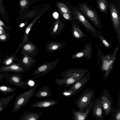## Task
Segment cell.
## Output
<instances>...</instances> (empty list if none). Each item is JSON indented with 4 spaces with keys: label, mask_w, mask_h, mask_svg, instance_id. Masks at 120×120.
<instances>
[{
    "label": "cell",
    "mask_w": 120,
    "mask_h": 120,
    "mask_svg": "<svg viewBox=\"0 0 120 120\" xmlns=\"http://www.w3.org/2000/svg\"><path fill=\"white\" fill-rule=\"evenodd\" d=\"M64 26L59 19L57 20L50 29L49 34L51 36L54 37L61 33L64 30Z\"/></svg>",
    "instance_id": "obj_21"
},
{
    "label": "cell",
    "mask_w": 120,
    "mask_h": 120,
    "mask_svg": "<svg viewBox=\"0 0 120 120\" xmlns=\"http://www.w3.org/2000/svg\"><path fill=\"white\" fill-rule=\"evenodd\" d=\"M92 44L90 42H88L84 46L83 49L81 51L76 52L72 55V61L76 59L85 58L88 60L92 58Z\"/></svg>",
    "instance_id": "obj_11"
},
{
    "label": "cell",
    "mask_w": 120,
    "mask_h": 120,
    "mask_svg": "<svg viewBox=\"0 0 120 120\" xmlns=\"http://www.w3.org/2000/svg\"><path fill=\"white\" fill-rule=\"evenodd\" d=\"M95 97L94 90L91 88H88L81 93L74 103L77 105L79 110L83 112L84 109L87 108Z\"/></svg>",
    "instance_id": "obj_2"
},
{
    "label": "cell",
    "mask_w": 120,
    "mask_h": 120,
    "mask_svg": "<svg viewBox=\"0 0 120 120\" xmlns=\"http://www.w3.org/2000/svg\"><path fill=\"white\" fill-rule=\"evenodd\" d=\"M114 119L115 120H120V107H117V109L114 112Z\"/></svg>",
    "instance_id": "obj_34"
},
{
    "label": "cell",
    "mask_w": 120,
    "mask_h": 120,
    "mask_svg": "<svg viewBox=\"0 0 120 120\" xmlns=\"http://www.w3.org/2000/svg\"><path fill=\"white\" fill-rule=\"evenodd\" d=\"M90 75L88 72L81 78L75 82L71 88L68 90H74L76 94L79 92L82 87L89 81Z\"/></svg>",
    "instance_id": "obj_14"
},
{
    "label": "cell",
    "mask_w": 120,
    "mask_h": 120,
    "mask_svg": "<svg viewBox=\"0 0 120 120\" xmlns=\"http://www.w3.org/2000/svg\"><path fill=\"white\" fill-rule=\"evenodd\" d=\"M21 48L22 50L21 54L22 55L26 54L30 56L34 57L39 52L37 46L30 41L24 44Z\"/></svg>",
    "instance_id": "obj_12"
},
{
    "label": "cell",
    "mask_w": 120,
    "mask_h": 120,
    "mask_svg": "<svg viewBox=\"0 0 120 120\" xmlns=\"http://www.w3.org/2000/svg\"><path fill=\"white\" fill-rule=\"evenodd\" d=\"M38 86L35 85L29 90L18 95L15 101L12 113L17 112L28 103L30 98L33 96Z\"/></svg>",
    "instance_id": "obj_3"
},
{
    "label": "cell",
    "mask_w": 120,
    "mask_h": 120,
    "mask_svg": "<svg viewBox=\"0 0 120 120\" xmlns=\"http://www.w3.org/2000/svg\"><path fill=\"white\" fill-rule=\"evenodd\" d=\"M97 4L101 11L106 12L107 9V5L106 0H98Z\"/></svg>",
    "instance_id": "obj_29"
},
{
    "label": "cell",
    "mask_w": 120,
    "mask_h": 120,
    "mask_svg": "<svg viewBox=\"0 0 120 120\" xmlns=\"http://www.w3.org/2000/svg\"><path fill=\"white\" fill-rule=\"evenodd\" d=\"M62 79L57 77L55 81V82L57 85L65 87L68 86L73 84L77 80V79L71 77H65Z\"/></svg>",
    "instance_id": "obj_23"
},
{
    "label": "cell",
    "mask_w": 120,
    "mask_h": 120,
    "mask_svg": "<svg viewBox=\"0 0 120 120\" xmlns=\"http://www.w3.org/2000/svg\"><path fill=\"white\" fill-rule=\"evenodd\" d=\"M6 107L3 105H0V112L3 111Z\"/></svg>",
    "instance_id": "obj_40"
},
{
    "label": "cell",
    "mask_w": 120,
    "mask_h": 120,
    "mask_svg": "<svg viewBox=\"0 0 120 120\" xmlns=\"http://www.w3.org/2000/svg\"><path fill=\"white\" fill-rule=\"evenodd\" d=\"M91 108L92 113L97 120H104L103 116V111L100 97L97 98Z\"/></svg>",
    "instance_id": "obj_13"
},
{
    "label": "cell",
    "mask_w": 120,
    "mask_h": 120,
    "mask_svg": "<svg viewBox=\"0 0 120 120\" xmlns=\"http://www.w3.org/2000/svg\"><path fill=\"white\" fill-rule=\"evenodd\" d=\"M58 6L60 9L64 13H70V12L67 7L63 3H60L58 4Z\"/></svg>",
    "instance_id": "obj_31"
},
{
    "label": "cell",
    "mask_w": 120,
    "mask_h": 120,
    "mask_svg": "<svg viewBox=\"0 0 120 120\" xmlns=\"http://www.w3.org/2000/svg\"><path fill=\"white\" fill-rule=\"evenodd\" d=\"M17 89L16 88L0 85V92L4 94H8L13 93L15 92Z\"/></svg>",
    "instance_id": "obj_28"
},
{
    "label": "cell",
    "mask_w": 120,
    "mask_h": 120,
    "mask_svg": "<svg viewBox=\"0 0 120 120\" xmlns=\"http://www.w3.org/2000/svg\"><path fill=\"white\" fill-rule=\"evenodd\" d=\"M22 74H16L10 75L7 73L5 79L9 83L22 89H26L28 83L25 80H22Z\"/></svg>",
    "instance_id": "obj_10"
},
{
    "label": "cell",
    "mask_w": 120,
    "mask_h": 120,
    "mask_svg": "<svg viewBox=\"0 0 120 120\" xmlns=\"http://www.w3.org/2000/svg\"><path fill=\"white\" fill-rule=\"evenodd\" d=\"M59 60L57 58L52 62L44 64L39 66L33 72L31 76L36 75L33 78V80L38 78L49 73L56 67Z\"/></svg>",
    "instance_id": "obj_7"
},
{
    "label": "cell",
    "mask_w": 120,
    "mask_h": 120,
    "mask_svg": "<svg viewBox=\"0 0 120 120\" xmlns=\"http://www.w3.org/2000/svg\"><path fill=\"white\" fill-rule=\"evenodd\" d=\"M42 14L38 16L33 20V21L28 26L26 27L25 30L24 37L22 42L19 45L18 49L19 50L21 48L22 45L26 42L30 41L29 38V33L31 28L34 24L36 22L38 19L41 16Z\"/></svg>",
    "instance_id": "obj_25"
},
{
    "label": "cell",
    "mask_w": 120,
    "mask_h": 120,
    "mask_svg": "<svg viewBox=\"0 0 120 120\" xmlns=\"http://www.w3.org/2000/svg\"><path fill=\"white\" fill-rule=\"evenodd\" d=\"M51 91L49 87L47 85L41 87L34 94V96L37 98H48L51 96Z\"/></svg>",
    "instance_id": "obj_22"
},
{
    "label": "cell",
    "mask_w": 120,
    "mask_h": 120,
    "mask_svg": "<svg viewBox=\"0 0 120 120\" xmlns=\"http://www.w3.org/2000/svg\"><path fill=\"white\" fill-rule=\"evenodd\" d=\"M58 13L56 12L54 13L53 14V16L56 19H57L58 18Z\"/></svg>",
    "instance_id": "obj_41"
},
{
    "label": "cell",
    "mask_w": 120,
    "mask_h": 120,
    "mask_svg": "<svg viewBox=\"0 0 120 120\" xmlns=\"http://www.w3.org/2000/svg\"><path fill=\"white\" fill-rule=\"evenodd\" d=\"M119 49V47H116L114 49L112 54L107 55L103 54L100 49H98V56L101 62V70L104 72L102 78L105 81L107 80L112 70Z\"/></svg>",
    "instance_id": "obj_1"
},
{
    "label": "cell",
    "mask_w": 120,
    "mask_h": 120,
    "mask_svg": "<svg viewBox=\"0 0 120 120\" xmlns=\"http://www.w3.org/2000/svg\"><path fill=\"white\" fill-rule=\"evenodd\" d=\"M9 0L10 2H11L12 1L11 0Z\"/></svg>",
    "instance_id": "obj_42"
},
{
    "label": "cell",
    "mask_w": 120,
    "mask_h": 120,
    "mask_svg": "<svg viewBox=\"0 0 120 120\" xmlns=\"http://www.w3.org/2000/svg\"><path fill=\"white\" fill-rule=\"evenodd\" d=\"M12 71L16 72H24L25 71L19 64H12L0 68V72Z\"/></svg>",
    "instance_id": "obj_24"
},
{
    "label": "cell",
    "mask_w": 120,
    "mask_h": 120,
    "mask_svg": "<svg viewBox=\"0 0 120 120\" xmlns=\"http://www.w3.org/2000/svg\"><path fill=\"white\" fill-rule=\"evenodd\" d=\"M14 58L13 56L10 57L6 59L4 62V64L6 66H7L13 64Z\"/></svg>",
    "instance_id": "obj_33"
},
{
    "label": "cell",
    "mask_w": 120,
    "mask_h": 120,
    "mask_svg": "<svg viewBox=\"0 0 120 120\" xmlns=\"http://www.w3.org/2000/svg\"><path fill=\"white\" fill-rule=\"evenodd\" d=\"M76 94L74 90H64L61 93V94L63 96L67 97H71Z\"/></svg>",
    "instance_id": "obj_30"
},
{
    "label": "cell",
    "mask_w": 120,
    "mask_h": 120,
    "mask_svg": "<svg viewBox=\"0 0 120 120\" xmlns=\"http://www.w3.org/2000/svg\"><path fill=\"white\" fill-rule=\"evenodd\" d=\"M89 72L85 68L68 69L62 72L60 75L61 77H71L79 79Z\"/></svg>",
    "instance_id": "obj_9"
},
{
    "label": "cell",
    "mask_w": 120,
    "mask_h": 120,
    "mask_svg": "<svg viewBox=\"0 0 120 120\" xmlns=\"http://www.w3.org/2000/svg\"><path fill=\"white\" fill-rule=\"evenodd\" d=\"M71 31L73 37L76 39L79 40L87 37L76 22L72 23Z\"/></svg>",
    "instance_id": "obj_19"
},
{
    "label": "cell",
    "mask_w": 120,
    "mask_h": 120,
    "mask_svg": "<svg viewBox=\"0 0 120 120\" xmlns=\"http://www.w3.org/2000/svg\"><path fill=\"white\" fill-rule=\"evenodd\" d=\"M66 44L64 42H57L50 41L45 45V47L48 52H51L59 50L63 47Z\"/></svg>",
    "instance_id": "obj_17"
},
{
    "label": "cell",
    "mask_w": 120,
    "mask_h": 120,
    "mask_svg": "<svg viewBox=\"0 0 120 120\" xmlns=\"http://www.w3.org/2000/svg\"><path fill=\"white\" fill-rule=\"evenodd\" d=\"M101 98L103 114L105 116L111 114L113 111L112 98L107 89H105L101 93Z\"/></svg>",
    "instance_id": "obj_4"
},
{
    "label": "cell",
    "mask_w": 120,
    "mask_h": 120,
    "mask_svg": "<svg viewBox=\"0 0 120 120\" xmlns=\"http://www.w3.org/2000/svg\"><path fill=\"white\" fill-rule=\"evenodd\" d=\"M26 25V23H22L20 24L19 25V26L20 28L23 27Z\"/></svg>",
    "instance_id": "obj_39"
},
{
    "label": "cell",
    "mask_w": 120,
    "mask_h": 120,
    "mask_svg": "<svg viewBox=\"0 0 120 120\" xmlns=\"http://www.w3.org/2000/svg\"><path fill=\"white\" fill-rule=\"evenodd\" d=\"M79 6L80 10L93 22L95 27L101 30L102 27L101 20L96 11L85 4H81Z\"/></svg>",
    "instance_id": "obj_5"
},
{
    "label": "cell",
    "mask_w": 120,
    "mask_h": 120,
    "mask_svg": "<svg viewBox=\"0 0 120 120\" xmlns=\"http://www.w3.org/2000/svg\"><path fill=\"white\" fill-rule=\"evenodd\" d=\"M63 15L64 18L67 20H71V17L68 13H64Z\"/></svg>",
    "instance_id": "obj_37"
},
{
    "label": "cell",
    "mask_w": 120,
    "mask_h": 120,
    "mask_svg": "<svg viewBox=\"0 0 120 120\" xmlns=\"http://www.w3.org/2000/svg\"><path fill=\"white\" fill-rule=\"evenodd\" d=\"M57 103V101L49 98L36 101L31 105L30 107L31 108H46L56 105Z\"/></svg>",
    "instance_id": "obj_18"
},
{
    "label": "cell",
    "mask_w": 120,
    "mask_h": 120,
    "mask_svg": "<svg viewBox=\"0 0 120 120\" xmlns=\"http://www.w3.org/2000/svg\"><path fill=\"white\" fill-rule=\"evenodd\" d=\"M6 38V36L4 35H0V39L2 40H5Z\"/></svg>",
    "instance_id": "obj_38"
},
{
    "label": "cell",
    "mask_w": 120,
    "mask_h": 120,
    "mask_svg": "<svg viewBox=\"0 0 120 120\" xmlns=\"http://www.w3.org/2000/svg\"><path fill=\"white\" fill-rule=\"evenodd\" d=\"M94 100L91 101L86 111L84 112L79 110L77 111L73 108L72 111V119L73 120H86L91 109Z\"/></svg>",
    "instance_id": "obj_16"
},
{
    "label": "cell",
    "mask_w": 120,
    "mask_h": 120,
    "mask_svg": "<svg viewBox=\"0 0 120 120\" xmlns=\"http://www.w3.org/2000/svg\"><path fill=\"white\" fill-rule=\"evenodd\" d=\"M21 60V66L25 71L32 68L37 61L34 57L30 56L27 54H23Z\"/></svg>",
    "instance_id": "obj_15"
},
{
    "label": "cell",
    "mask_w": 120,
    "mask_h": 120,
    "mask_svg": "<svg viewBox=\"0 0 120 120\" xmlns=\"http://www.w3.org/2000/svg\"><path fill=\"white\" fill-rule=\"evenodd\" d=\"M0 15L5 21L9 20V15L4 5L3 0H0Z\"/></svg>",
    "instance_id": "obj_26"
},
{
    "label": "cell",
    "mask_w": 120,
    "mask_h": 120,
    "mask_svg": "<svg viewBox=\"0 0 120 120\" xmlns=\"http://www.w3.org/2000/svg\"><path fill=\"white\" fill-rule=\"evenodd\" d=\"M16 95V93L14 92L6 98H0V105L6 107Z\"/></svg>",
    "instance_id": "obj_27"
},
{
    "label": "cell",
    "mask_w": 120,
    "mask_h": 120,
    "mask_svg": "<svg viewBox=\"0 0 120 120\" xmlns=\"http://www.w3.org/2000/svg\"><path fill=\"white\" fill-rule=\"evenodd\" d=\"M27 3L26 0H20L19 1V4L21 10L24 8Z\"/></svg>",
    "instance_id": "obj_35"
},
{
    "label": "cell",
    "mask_w": 120,
    "mask_h": 120,
    "mask_svg": "<svg viewBox=\"0 0 120 120\" xmlns=\"http://www.w3.org/2000/svg\"><path fill=\"white\" fill-rule=\"evenodd\" d=\"M110 15L113 26L117 34L119 46L120 47V19L119 14L115 6L112 4L110 7Z\"/></svg>",
    "instance_id": "obj_8"
},
{
    "label": "cell",
    "mask_w": 120,
    "mask_h": 120,
    "mask_svg": "<svg viewBox=\"0 0 120 120\" xmlns=\"http://www.w3.org/2000/svg\"><path fill=\"white\" fill-rule=\"evenodd\" d=\"M41 112L25 111L19 117V120H38L42 114Z\"/></svg>",
    "instance_id": "obj_20"
},
{
    "label": "cell",
    "mask_w": 120,
    "mask_h": 120,
    "mask_svg": "<svg viewBox=\"0 0 120 120\" xmlns=\"http://www.w3.org/2000/svg\"><path fill=\"white\" fill-rule=\"evenodd\" d=\"M6 73H7L0 72V82L2 81L3 79H5Z\"/></svg>",
    "instance_id": "obj_36"
},
{
    "label": "cell",
    "mask_w": 120,
    "mask_h": 120,
    "mask_svg": "<svg viewBox=\"0 0 120 120\" xmlns=\"http://www.w3.org/2000/svg\"><path fill=\"white\" fill-rule=\"evenodd\" d=\"M99 38L104 46L107 48L111 47V45L109 42L103 37L102 34H101Z\"/></svg>",
    "instance_id": "obj_32"
},
{
    "label": "cell",
    "mask_w": 120,
    "mask_h": 120,
    "mask_svg": "<svg viewBox=\"0 0 120 120\" xmlns=\"http://www.w3.org/2000/svg\"><path fill=\"white\" fill-rule=\"evenodd\" d=\"M75 13L76 20L91 34L92 37L99 38L101 32L94 27L79 11L75 10Z\"/></svg>",
    "instance_id": "obj_6"
}]
</instances>
